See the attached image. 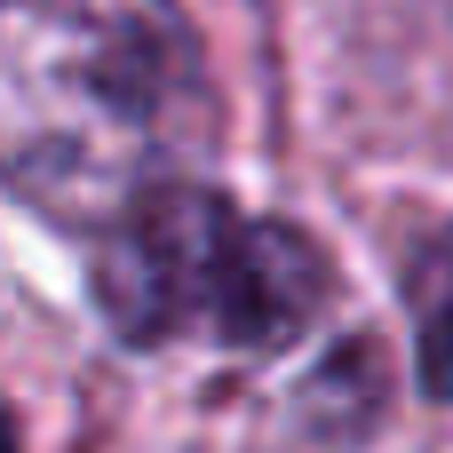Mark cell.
Segmentation results:
<instances>
[{
  "label": "cell",
  "instance_id": "6da1fadb",
  "mask_svg": "<svg viewBox=\"0 0 453 453\" xmlns=\"http://www.w3.org/2000/svg\"><path fill=\"white\" fill-rule=\"evenodd\" d=\"M215 135L199 32L175 0H0V191L104 231Z\"/></svg>",
  "mask_w": 453,
  "mask_h": 453
},
{
  "label": "cell",
  "instance_id": "7a4b0ae2",
  "mask_svg": "<svg viewBox=\"0 0 453 453\" xmlns=\"http://www.w3.org/2000/svg\"><path fill=\"white\" fill-rule=\"evenodd\" d=\"M326 295L334 271L311 231L247 215L199 183H159L96 231V303L135 350H279L326 311Z\"/></svg>",
  "mask_w": 453,
  "mask_h": 453
},
{
  "label": "cell",
  "instance_id": "3957f363",
  "mask_svg": "<svg viewBox=\"0 0 453 453\" xmlns=\"http://www.w3.org/2000/svg\"><path fill=\"white\" fill-rule=\"evenodd\" d=\"M406 311H414V366H422V382L438 398H453V231H438L414 255Z\"/></svg>",
  "mask_w": 453,
  "mask_h": 453
},
{
  "label": "cell",
  "instance_id": "277c9868",
  "mask_svg": "<svg viewBox=\"0 0 453 453\" xmlns=\"http://www.w3.org/2000/svg\"><path fill=\"white\" fill-rule=\"evenodd\" d=\"M0 453H16V430H8V422H0Z\"/></svg>",
  "mask_w": 453,
  "mask_h": 453
}]
</instances>
